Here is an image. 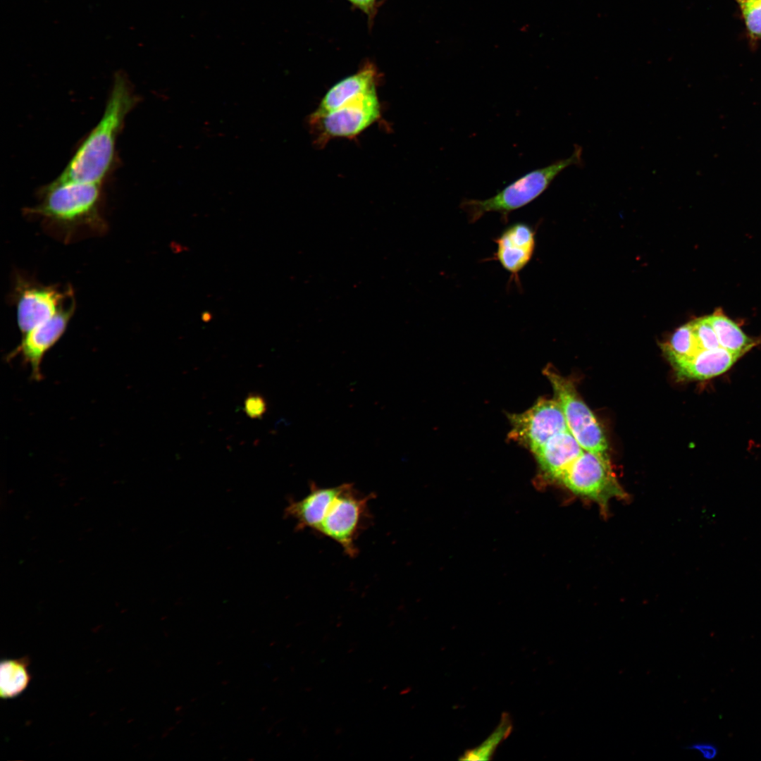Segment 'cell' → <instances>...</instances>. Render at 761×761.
<instances>
[{
    "label": "cell",
    "mask_w": 761,
    "mask_h": 761,
    "mask_svg": "<svg viewBox=\"0 0 761 761\" xmlns=\"http://www.w3.org/2000/svg\"><path fill=\"white\" fill-rule=\"evenodd\" d=\"M140 101L128 79L117 73L101 118L57 178L102 184L114 163L116 141L125 119Z\"/></svg>",
    "instance_id": "1"
},
{
    "label": "cell",
    "mask_w": 761,
    "mask_h": 761,
    "mask_svg": "<svg viewBox=\"0 0 761 761\" xmlns=\"http://www.w3.org/2000/svg\"><path fill=\"white\" fill-rule=\"evenodd\" d=\"M101 184L56 178L40 192L37 205L27 209L68 235L86 226L98 231L106 227L100 214Z\"/></svg>",
    "instance_id": "2"
},
{
    "label": "cell",
    "mask_w": 761,
    "mask_h": 761,
    "mask_svg": "<svg viewBox=\"0 0 761 761\" xmlns=\"http://www.w3.org/2000/svg\"><path fill=\"white\" fill-rule=\"evenodd\" d=\"M582 154V147L576 145L569 157L526 173L488 199H464L459 206L470 223H475L489 212L500 214L502 220L507 221L511 212L541 195L562 171L574 165L580 166L583 163Z\"/></svg>",
    "instance_id": "3"
},
{
    "label": "cell",
    "mask_w": 761,
    "mask_h": 761,
    "mask_svg": "<svg viewBox=\"0 0 761 761\" xmlns=\"http://www.w3.org/2000/svg\"><path fill=\"white\" fill-rule=\"evenodd\" d=\"M559 481L576 496L596 504L603 514L607 513L612 500L627 497L609 457L586 450L571 464Z\"/></svg>",
    "instance_id": "4"
},
{
    "label": "cell",
    "mask_w": 761,
    "mask_h": 761,
    "mask_svg": "<svg viewBox=\"0 0 761 761\" xmlns=\"http://www.w3.org/2000/svg\"><path fill=\"white\" fill-rule=\"evenodd\" d=\"M374 497L373 493L361 495L351 483L342 484L316 533L336 542L346 555L355 557L358 554L355 542L371 519L369 502Z\"/></svg>",
    "instance_id": "5"
},
{
    "label": "cell",
    "mask_w": 761,
    "mask_h": 761,
    "mask_svg": "<svg viewBox=\"0 0 761 761\" xmlns=\"http://www.w3.org/2000/svg\"><path fill=\"white\" fill-rule=\"evenodd\" d=\"M380 117V105L374 88L330 112L311 115L309 123L316 135V144L323 147L333 138L354 137Z\"/></svg>",
    "instance_id": "6"
},
{
    "label": "cell",
    "mask_w": 761,
    "mask_h": 761,
    "mask_svg": "<svg viewBox=\"0 0 761 761\" xmlns=\"http://www.w3.org/2000/svg\"><path fill=\"white\" fill-rule=\"evenodd\" d=\"M544 373L562 407L569 432L584 450L609 457L605 435L574 384L550 368H546Z\"/></svg>",
    "instance_id": "7"
},
{
    "label": "cell",
    "mask_w": 761,
    "mask_h": 761,
    "mask_svg": "<svg viewBox=\"0 0 761 761\" xmlns=\"http://www.w3.org/2000/svg\"><path fill=\"white\" fill-rule=\"evenodd\" d=\"M17 323L22 335L51 318L75 300L70 287L62 290L17 276L13 292Z\"/></svg>",
    "instance_id": "8"
},
{
    "label": "cell",
    "mask_w": 761,
    "mask_h": 761,
    "mask_svg": "<svg viewBox=\"0 0 761 761\" xmlns=\"http://www.w3.org/2000/svg\"><path fill=\"white\" fill-rule=\"evenodd\" d=\"M513 440L533 453L554 435L568 431L562 407L557 400L540 399L528 410L509 416Z\"/></svg>",
    "instance_id": "9"
},
{
    "label": "cell",
    "mask_w": 761,
    "mask_h": 761,
    "mask_svg": "<svg viewBox=\"0 0 761 761\" xmlns=\"http://www.w3.org/2000/svg\"><path fill=\"white\" fill-rule=\"evenodd\" d=\"M74 311L75 300L51 318L23 334L20 342L8 355V358L20 356L30 367L32 378L40 380L43 358L65 333Z\"/></svg>",
    "instance_id": "10"
},
{
    "label": "cell",
    "mask_w": 761,
    "mask_h": 761,
    "mask_svg": "<svg viewBox=\"0 0 761 761\" xmlns=\"http://www.w3.org/2000/svg\"><path fill=\"white\" fill-rule=\"evenodd\" d=\"M536 231L531 225L516 222L508 225L495 239L493 259L508 271L516 283L519 275L531 260L536 245Z\"/></svg>",
    "instance_id": "11"
},
{
    "label": "cell",
    "mask_w": 761,
    "mask_h": 761,
    "mask_svg": "<svg viewBox=\"0 0 761 761\" xmlns=\"http://www.w3.org/2000/svg\"><path fill=\"white\" fill-rule=\"evenodd\" d=\"M378 80L376 67L372 63H366L355 73L332 86L311 115L321 116L338 109L354 98L376 88Z\"/></svg>",
    "instance_id": "12"
},
{
    "label": "cell",
    "mask_w": 761,
    "mask_h": 761,
    "mask_svg": "<svg viewBox=\"0 0 761 761\" xmlns=\"http://www.w3.org/2000/svg\"><path fill=\"white\" fill-rule=\"evenodd\" d=\"M342 484L321 488L311 482L309 493L299 500H291L285 508L286 517L296 521V530L309 528L317 531L330 504L339 493Z\"/></svg>",
    "instance_id": "13"
},
{
    "label": "cell",
    "mask_w": 761,
    "mask_h": 761,
    "mask_svg": "<svg viewBox=\"0 0 761 761\" xmlns=\"http://www.w3.org/2000/svg\"><path fill=\"white\" fill-rule=\"evenodd\" d=\"M583 451L568 430L552 437L534 454L545 475L559 481L567 468Z\"/></svg>",
    "instance_id": "14"
},
{
    "label": "cell",
    "mask_w": 761,
    "mask_h": 761,
    "mask_svg": "<svg viewBox=\"0 0 761 761\" xmlns=\"http://www.w3.org/2000/svg\"><path fill=\"white\" fill-rule=\"evenodd\" d=\"M740 357L719 347L703 350L687 359H669L678 375L682 378L704 380L728 371Z\"/></svg>",
    "instance_id": "15"
},
{
    "label": "cell",
    "mask_w": 761,
    "mask_h": 761,
    "mask_svg": "<svg viewBox=\"0 0 761 761\" xmlns=\"http://www.w3.org/2000/svg\"><path fill=\"white\" fill-rule=\"evenodd\" d=\"M717 335L721 347L736 354L739 357L744 355L755 345V340L748 337L739 326L723 314L722 310H716L707 316Z\"/></svg>",
    "instance_id": "16"
},
{
    "label": "cell",
    "mask_w": 761,
    "mask_h": 761,
    "mask_svg": "<svg viewBox=\"0 0 761 761\" xmlns=\"http://www.w3.org/2000/svg\"><path fill=\"white\" fill-rule=\"evenodd\" d=\"M29 657L6 659L0 664V695L4 699L22 693L28 686L31 676L28 670Z\"/></svg>",
    "instance_id": "17"
},
{
    "label": "cell",
    "mask_w": 761,
    "mask_h": 761,
    "mask_svg": "<svg viewBox=\"0 0 761 761\" xmlns=\"http://www.w3.org/2000/svg\"><path fill=\"white\" fill-rule=\"evenodd\" d=\"M512 729L510 716L507 712H504L494 731L478 745L466 750L459 760L482 761L492 759L497 747L509 736Z\"/></svg>",
    "instance_id": "18"
},
{
    "label": "cell",
    "mask_w": 761,
    "mask_h": 761,
    "mask_svg": "<svg viewBox=\"0 0 761 761\" xmlns=\"http://www.w3.org/2000/svg\"><path fill=\"white\" fill-rule=\"evenodd\" d=\"M663 349L669 359H687L705 350L700 347L691 322L676 329L669 341L664 345Z\"/></svg>",
    "instance_id": "19"
},
{
    "label": "cell",
    "mask_w": 761,
    "mask_h": 761,
    "mask_svg": "<svg viewBox=\"0 0 761 761\" xmlns=\"http://www.w3.org/2000/svg\"><path fill=\"white\" fill-rule=\"evenodd\" d=\"M753 39H761V0H734Z\"/></svg>",
    "instance_id": "20"
},
{
    "label": "cell",
    "mask_w": 761,
    "mask_h": 761,
    "mask_svg": "<svg viewBox=\"0 0 761 761\" xmlns=\"http://www.w3.org/2000/svg\"><path fill=\"white\" fill-rule=\"evenodd\" d=\"M697 340L703 349H714L721 347L717 335L710 323L707 316L691 321Z\"/></svg>",
    "instance_id": "21"
},
{
    "label": "cell",
    "mask_w": 761,
    "mask_h": 761,
    "mask_svg": "<svg viewBox=\"0 0 761 761\" xmlns=\"http://www.w3.org/2000/svg\"><path fill=\"white\" fill-rule=\"evenodd\" d=\"M244 412L252 419L262 417L267 410V404L259 394H249L244 402Z\"/></svg>",
    "instance_id": "22"
},
{
    "label": "cell",
    "mask_w": 761,
    "mask_h": 761,
    "mask_svg": "<svg viewBox=\"0 0 761 761\" xmlns=\"http://www.w3.org/2000/svg\"><path fill=\"white\" fill-rule=\"evenodd\" d=\"M686 748L698 751L703 757L708 760L714 758L717 754V747L708 743H695L687 746Z\"/></svg>",
    "instance_id": "23"
},
{
    "label": "cell",
    "mask_w": 761,
    "mask_h": 761,
    "mask_svg": "<svg viewBox=\"0 0 761 761\" xmlns=\"http://www.w3.org/2000/svg\"><path fill=\"white\" fill-rule=\"evenodd\" d=\"M355 6L358 7L367 14H371L376 5V0H349Z\"/></svg>",
    "instance_id": "24"
},
{
    "label": "cell",
    "mask_w": 761,
    "mask_h": 761,
    "mask_svg": "<svg viewBox=\"0 0 761 761\" xmlns=\"http://www.w3.org/2000/svg\"><path fill=\"white\" fill-rule=\"evenodd\" d=\"M210 317H211V315L209 313H207V314H203L202 318H203L204 321H205L206 318H207V321H209Z\"/></svg>",
    "instance_id": "25"
}]
</instances>
